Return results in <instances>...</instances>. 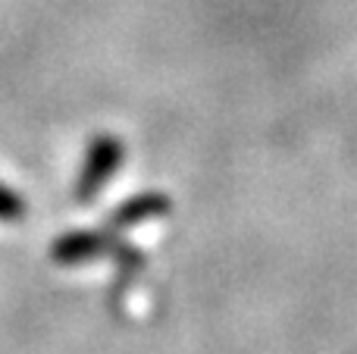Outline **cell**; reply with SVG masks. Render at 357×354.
Here are the masks:
<instances>
[{
  "label": "cell",
  "instance_id": "cell-1",
  "mask_svg": "<svg viewBox=\"0 0 357 354\" xmlns=\"http://www.w3.org/2000/svg\"><path fill=\"white\" fill-rule=\"evenodd\" d=\"M116 163H119V141L116 138H100V144L94 148V157H91V169L85 173L82 194H85V188H98L116 169Z\"/></svg>",
  "mask_w": 357,
  "mask_h": 354
}]
</instances>
